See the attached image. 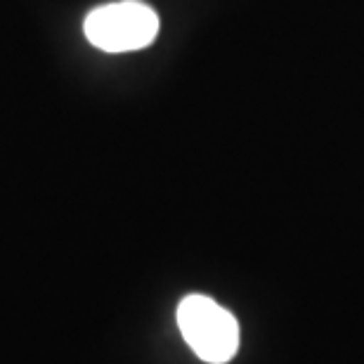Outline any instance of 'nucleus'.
<instances>
[{"instance_id": "obj_1", "label": "nucleus", "mask_w": 364, "mask_h": 364, "mask_svg": "<svg viewBox=\"0 0 364 364\" xmlns=\"http://www.w3.org/2000/svg\"><path fill=\"white\" fill-rule=\"evenodd\" d=\"M178 326L187 346L208 364H225L237 355L239 324L230 310L208 296H187L178 305Z\"/></svg>"}, {"instance_id": "obj_2", "label": "nucleus", "mask_w": 364, "mask_h": 364, "mask_svg": "<svg viewBox=\"0 0 364 364\" xmlns=\"http://www.w3.org/2000/svg\"><path fill=\"white\" fill-rule=\"evenodd\" d=\"M83 31L85 38L105 53H133L154 43L159 17L140 0H119L88 12Z\"/></svg>"}]
</instances>
